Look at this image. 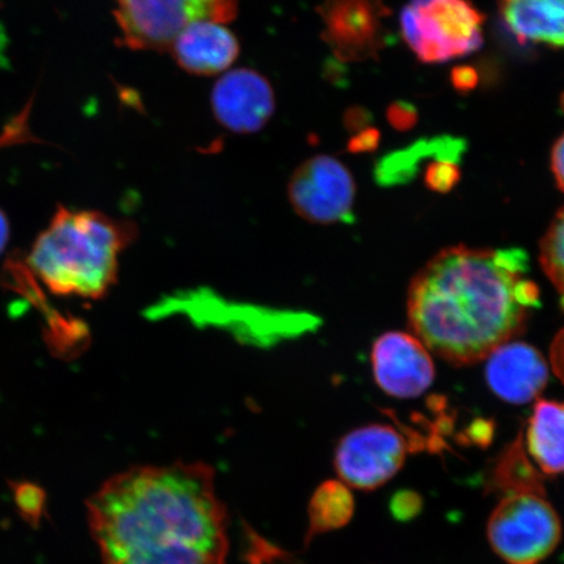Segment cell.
Segmentation results:
<instances>
[{
  "label": "cell",
  "mask_w": 564,
  "mask_h": 564,
  "mask_svg": "<svg viewBox=\"0 0 564 564\" xmlns=\"http://www.w3.org/2000/svg\"><path fill=\"white\" fill-rule=\"evenodd\" d=\"M10 239V224L7 220L6 215L0 210V253L6 249L7 243Z\"/></svg>",
  "instance_id": "25"
},
{
  "label": "cell",
  "mask_w": 564,
  "mask_h": 564,
  "mask_svg": "<svg viewBox=\"0 0 564 564\" xmlns=\"http://www.w3.org/2000/svg\"><path fill=\"white\" fill-rule=\"evenodd\" d=\"M492 552L507 564H540L562 540V521L549 500L517 494L499 500L486 525Z\"/></svg>",
  "instance_id": "6"
},
{
  "label": "cell",
  "mask_w": 564,
  "mask_h": 564,
  "mask_svg": "<svg viewBox=\"0 0 564 564\" xmlns=\"http://www.w3.org/2000/svg\"><path fill=\"white\" fill-rule=\"evenodd\" d=\"M292 207L303 220L329 225L352 221L356 183L347 166L329 156L303 162L288 186Z\"/></svg>",
  "instance_id": "8"
},
{
  "label": "cell",
  "mask_w": 564,
  "mask_h": 564,
  "mask_svg": "<svg viewBox=\"0 0 564 564\" xmlns=\"http://www.w3.org/2000/svg\"><path fill=\"white\" fill-rule=\"evenodd\" d=\"M137 237L131 221L63 207L35 239L26 262L48 291L98 300L116 284L119 257Z\"/></svg>",
  "instance_id": "3"
},
{
  "label": "cell",
  "mask_w": 564,
  "mask_h": 564,
  "mask_svg": "<svg viewBox=\"0 0 564 564\" xmlns=\"http://www.w3.org/2000/svg\"><path fill=\"white\" fill-rule=\"evenodd\" d=\"M550 361H552L555 376L564 384V328L555 336L552 348H550Z\"/></svg>",
  "instance_id": "21"
},
{
  "label": "cell",
  "mask_w": 564,
  "mask_h": 564,
  "mask_svg": "<svg viewBox=\"0 0 564 564\" xmlns=\"http://www.w3.org/2000/svg\"><path fill=\"white\" fill-rule=\"evenodd\" d=\"M423 509L421 494L413 490H400L390 500V511L399 523H408L419 517Z\"/></svg>",
  "instance_id": "20"
},
{
  "label": "cell",
  "mask_w": 564,
  "mask_h": 564,
  "mask_svg": "<svg viewBox=\"0 0 564 564\" xmlns=\"http://www.w3.org/2000/svg\"><path fill=\"white\" fill-rule=\"evenodd\" d=\"M115 17L123 46L139 52H165L196 21L228 24L238 0H115Z\"/></svg>",
  "instance_id": "5"
},
{
  "label": "cell",
  "mask_w": 564,
  "mask_h": 564,
  "mask_svg": "<svg viewBox=\"0 0 564 564\" xmlns=\"http://www.w3.org/2000/svg\"><path fill=\"white\" fill-rule=\"evenodd\" d=\"M319 13L323 39L338 59L366 61L386 46L388 12L380 0H324Z\"/></svg>",
  "instance_id": "9"
},
{
  "label": "cell",
  "mask_w": 564,
  "mask_h": 564,
  "mask_svg": "<svg viewBox=\"0 0 564 564\" xmlns=\"http://www.w3.org/2000/svg\"><path fill=\"white\" fill-rule=\"evenodd\" d=\"M485 373L491 391L511 404L529 403L549 382L546 359L525 343L510 341L494 350Z\"/></svg>",
  "instance_id": "12"
},
{
  "label": "cell",
  "mask_w": 564,
  "mask_h": 564,
  "mask_svg": "<svg viewBox=\"0 0 564 564\" xmlns=\"http://www.w3.org/2000/svg\"><path fill=\"white\" fill-rule=\"evenodd\" d=\"M210 104L217 122L236 133L262 130L276 105L271 83L250 68L221 76L212 89Z\"/></svg>",
  "instance_id": "11"
},
{
  "label": "cell",
  "mask_w": 564,
  "mask_h": 564,
  "mask_svg": "<svg viewBox=\"0 0 564 564\" xmlns=\"http://www.w3.org/2000/svg\"><path fill=\"white\" fill-rule=\"evenodd\" d=\"M408 453L404 435L377 423L352 430L338 442L335 469L348 488L372 491L399 474Z\"/></svg>",
  "instance_id": "7"
},
{
  "label": "cell",
  "mask_w": 564,
  "mask_h": 564,
  "mask_svg": "<svg viewBox=\"0 0 564 564\" xmlns=\"http://www.w3.org/2000/svg\"><path fill=\"white\" fill-rule=\"evenodd\" d=\"M87 510L104 564H227L229 514L206 463L135 465Z\"/></svg>",
  "instance_id": "1"
},
{
  "label": "cell",
  "mask_w": 564,
  "mask_h": 564,
  "mask_svg": "<svg viewBox=\"0 0 564 564\" xmlns=\"http://www.w3.org/2000/svg\"><path fill=\"white\" fill-rule=\"evenodd\" d=\"M390 121L398 129H408L415 122V111L408 105H397L390 109Z\"/></svg>",
  "instance_id": "22"
},
{
  "label": "cell",
  "mask_w": 564,
  "mask_h": 564,
  "mask_svg": "<svg viewBox=\"0 0 564 564\" xmlns=\"http://www.w3.org/2000/svg\"><path fill=\"white\" fill-rule=\"evenodd\" d=\"M540 262L558 291L564 308V207L556 214L541 241Z\"/></svg>",
  "instance_id": "18"
},
{
  "label": "cell",
  "mask_w": 564,
  "mask_h": 564,
  "mask_svg": "<svg viewBox=\"0 0 564 564\" xmlns=\"http://www.w3.org/2000/svg\"><path fill=\"white\" fill-rule=\"evenodd\" d=\"M552 171L556 185L564 192V135L556 141L552 153Z\"/></svg>",
  "instance_id": "23"
},
{
  "label": "cell",
  "mask_w": 564,
  "mask_h": 564,
  "mask_svg": "<svg viewBox=\"0 0 564 564\" xmlns=\"http://www.w3.org/2000/svg\"><path fill=\"white\" fill-rule=\"evenodd\" d=\"M460 180V169L455 159H438L430 164L426 172V185L438 193H447Z\"/></svg>",
  "instance_id": "19"
},
{
  "label": "cell",
  "mask_w": 564,
  "mask_h": 564,
  "mask_svg": "<svg viewBox=\"0 0 564 564\" xmlns=\"http://www.w3.org/2000/svg\"><path fill=\"white\" fill-rule=\"evenodd\" d=\"M454 83L458 89H470L476 86L477 75L470 68H457L454 73Z\"/></svg>",
  "instance_id": "24"
},
{
  "label": "cell",
  "mask_w": 564,
  "mask_h": 564,
  "mask_svg": "<svg viewBox=\"0 0 564 564\" xmlns=\"http://www.w3.org/2000/svg\"><path fill=\"white\" fill-rule=\"evenodd\" d=\"M484 15L469 0H411L401 34L423 63H444L478 51Z\"/></svg>",
  "instance_id": "4"
},
{
  "label": "cell",
  "mask_w": 564,
  "mask_h": 564,
  "mask_svg": "<svg viewBox=\"0 0 564 564\" xmlns=\"http://www.w3.org/2000/svg\"><path fill=\"white\" fill-rule=\"evenodd\" d=\"M169 51L186 73L212 76L224 73L238 58L237 35L216 21H196L183 30Z\"/></svg>",
  "instance_id": "13"
},
{
  "label": "cell",
  "mask_w": 564,
  "mask_h": 564,
  "mask_svg": "<svg viewBox=\"0 0 564 564\" xmlns=\"http://www.w3.org/2000/svg\"><path fill=\"white\" fill-rule=\"evenodd\" d=\"M355 511V497L347 485L338 479L323 482L310 499L305 544L310 545L319 534L337 531L349 524Z\"/></svg>",
  "instance_id": "17"
},
{
  "label": "cell",
  "mask_w": 564,
  "mask_h": 564,
  "mask_svg": "<svg viewBox=\"0 0 564 564\" xmlns=\"http://www.w3.org/2000/svg\"><path fill=\"white\" fill-rule=\"evenodd\" d=\"M518 249L442 250L408 289V321L434 355L457 366L488 358L523 333L540 292Z\"/></svg>",
  "instance_id": "2"
},
{
  "label": "cell",
  "mask_w": 564,
  "mask_h": 564,
  "mask_svg": "<svg viewBox=\"0 0 564 564\" xmlns=\"http://www.w3.org/2000/svg\"><path fill=\"white\" fill-rule=\"evenodd\" d=\"M371 364L377 384L392 398H417L434 382L435 369L429 349L409 334L380 336L373 343Z\"/></svg>",
  "instance_id": "10"
},
{
  "label": "cell",
  "mask_w": 564,
  "mask_h": 564,
  "mask_svg": "<svg viewBox=\"0 0 564 564\" xmlns=\"http://www.w3.org/2000/svg\"><path fill=\"white\" fill-rule=\"evenodd\" d=\"M498 4L518 40L564 48V0H498Z\"/></svg>",
  "instance_id": "14"
},
{
  "label": "cell",
  "mask_w": 564,
  "mask_h": 564,
  "mask_svg": "<svg viewBox=\"0 0 564 564\" xmlns=\"http://www.w3.org/2000/svg\"><path fill=\"white\" fill-rule=\"evenodd\" d=\"M486 491L502 494L503 497L517 494L546 496L545 478L528 457L521 435L509 444L494 462Z\"/></svg>",
  "instance_id": "16"
},
{
  "label": "cell",
  "mask_w": 564,
  "mask_h": 564,
  "mask_svg": "<svg viewBox=\"0 0 564 564\" xmlns=\"http://www.w3.org/2000/svg\"><path fill=\"white\" fill-rule=\"evenodd\" d=\"M527 446L542 474H564V403L541 400L535 404L529 420Z\"/></svg>",
  "instance_id": "15"
}]
</instances>
